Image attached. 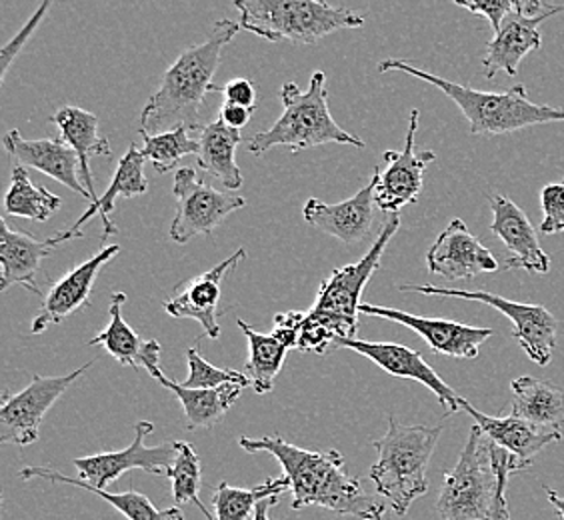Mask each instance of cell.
<instances>
[{"label": "cell", "mask_w": 564, "mask_h": 520, "mask_svg": "<svg viewBox=\"0 0 564 520\" xmlns=\"http://www.w3.org/2000/svg\"><path fill=\"white\" fill-rule=\"evenodd\" d=\"M239 445L249 455L269 453L281 463L282 473L291 483L294 510L315 505L350 519L387 520L384 505L348 473L338 451H306L279 434L262 438L240 436Z\"/></svg>", "instance_id": "cell-1"}, {"label": "cell", "mask_w": 564, "mask_h": 520, "mask_svg": "<svg viewBox=\"0 0 564 520\" xmlns=\"http://www.w3.org/2000/svg\"><path fill=\"white\" fill-rule=\"evenodd\" d=\"M240 31L239 22L217 21L207 39L188 46L166 68L156 93L141 112V134H159L176 127L203 130L200 107L208 93H215L213 78L220 65L223 51Z\"/></svg>", "instance_id": "cell-2"}, {"label": "cell", "mask_w": 564, "mask_h": 520, "mask_svg": "<svg viewBox=\"0 0 564 520\" xmlns=\"http://www.w3.org/2000/svg\"><path fill=\"white\" fill-rule=\"evenodd\" d=\"M399 228L401 217L389 215L369 252L355 264L335 269L323 281L315 304L304 313L303 323L299 326V350L326 355L330 348L337 347L338 340L357 338L360 296L379 269L380 259Z\"/></svg>", "instance_id": "cell-3"}, {"label": "cell", "mask_w": 564, "mask_h": 520, "mask_svg": "<svg viewBox=\"0 0 564 520\" xmlns=\"http://www.w3.org/2000/svg\"><path fill=\"white\" fill-rule=\"evenodd\" d=\"M380 73H404L414 76L423 83H429L445 93L446 97L455 102L460 112L465 115L470 127V134H510L519 132L527 127L549 124V122H564V110L554 109L549 105H536L529 98L524 85L509 88L507 93H482L477 88L465 87L443 76L421 71L411 63L399 58H387L379 63Z\"/></svg>", "instance_id": "cell-4"}, {"label": "cell", "mask_w": 564, "mask_h": 520, "mask_svg": "<svg viewBox=\"0 0 564 520\" xmlns=\"http://www.w3.org/2000/svg\"><path fill=\"white\" fill-rule=\"evenodd\" d=\"M443 434V424H401L389 416V431L375 441L379 461L370 466L369 478L380 497L391 502L397 517H404L414 500L429 490V463Z\"/></svg>", "instance_id": "cell-5"}, {"label": "cell", "mask_w": 564, "mask_h": 520, "mask_svg": "<svg viewBox=\"0 0 564 520\" xmlns=\"http://www.w3.org/2000/svg\"><path fill=\"white\" fill-rule=\"evenodd\" d=\"M281 100L284 110L279 120L271 129L257 132L247 142L252 154L262 156L274 147H286L293 154H299L328 142L367 149L365 141L347 132L333 119L328 110L326 76L323 71H316L306 90H301L296 83H284Z\"/></svg>", "instance_id": "cell-6"}, {"label": "cell", "mask_w": 564, "mask_h": 520, "mask_svg": "<svg viewBox=\"0 0 564 520\" xmlns=\"http://www.w3.org/2000/svg\"><path fill=\"white\" fill-rule=\"evenodd\" d=\"M240 29L281 43L315 44L328 34L360 29L365 17L326 0H232Z\"/></svg>", "instance_id": "cell-7"}, {"label": "cell", "mask_w": 564, "mask_h": 520, "mask_svg": "<svg viewBox=\"0 0 564 520\" xmlns=\"http://www.w3.org/2000/svg\"><path fill=\"white\" fill-rule=\"evenodd\" d=\"M499 492V470L492 463V443L478 424H473L467 445L436 500L443 520H492Z\"/></svg>", "instance_id": "cell-8"}, {"label": "cell", "mask_w": 564, "mask_h": 520, "mask_svg": "<svg viewBox=\"0 0 564 520\" xmlns=\"http://www.w3.org/2000/svg\"><path fill=\"white\" fill-rule=\"evenodd\" d=\"M402 293H419L426 296H446V299H463L473 303H482L497 308L500 315L507 316L512 323V338L521 345L532 362L546 367L553 358L558 335V323L549 308L541 304L512 303L499 294L487 291H465V289H445L433 284H404Z\"/></svg>", "instance_id": "cell-9"}, {"label": "cell", "mask_w": 564, "mask_h": 520, "mask_svg": "<svg viewBox=\"0 0 564 520\" xmlns=\"http://www.w3.org/2000/svg\"><path fill=\"white\" fill-rule=\"evenodd\" d=\"M95 360L76 369L65 377H41L33 375L31 382L11 394H2L0 404V443L2 445L29 446L39 441L44 414L55 407V402L83 377Z\"/></svg>", "instance_id": "cell-10"}, {"label": "cell", "mask_w": 564, "mask_h": 520, "mask_svg": "<svg viewBox=\"0 0 564 520\" xmlns=\"http://www.w3.org/2000/svg\"><path fill=\"white\" fill-rule=\"evenodd\" d=\"M176 217L171 225V240L185 245L198 235H210L225 218L245 208L247 201L239 195L220 193L207 185L193 166H183L174 174Z\"/></svg>", "instance_id": "cell-11"}, {"label": "cell", "mask_w": 564, "mask_h": 520, "mask_svg": "<svg viewBox=\"0 0 564 520\" xmlns=\"http://www.w3.org/2000/svg\"><path fill=\"white\" fill-rule=\"evenodd\" d=\"M419 109L411 110L406 142L402 151H387L382 154L387 166L375 169V203L387 215H399L401 208L416 203L423 193L424 171L436 161L433 151H416V130H419Z\"/></svg>", "instance_id": "cell-12"}, {"label": "cell", "mask_w": 564, "mask_h": 520, "mask_svg": "<svg viewBox=\"0 0 564 520\" xmlns=\"http://www.w3.org/2000/svg\"><path fill=\"white\" fill-rule=\"evenodd\" d=\"M152 431L154 424L141 421L134 424V438L127 448L75 458L73 465L78 470V477L90 487L97 488L109 487L110 483H115L129 470H144L149 475L169 477V470L176 458V441L159 446H144V438Z\"/></svg>", "instance_id": "cell-13"}, {"label": "cell", "mask_w": 564, "mask_h": 520, "mask_svg": "<svg viewBox=\"0 0 564 520\" xmlns=\"http://www.w3.org/2000/svg\"><path fill=\"white\" fill-rule=\"evenodd\" d=\"M360 313L404 325L416 335L423 336L424 343L433 348V353L445 355V357L465 358V360L477 358L480 347L495 335L492 328L463 325L448 318H424V316L404 313L399 308L377 306V304H360Z\"/></svg>", "instance_id": "cell-14"}, {"label": "cell", "mask_w": 564, "mask_h": 520, "mask_svg": "<svg viewBox=\"0 0 564 520\" xmlns=\"http://www.w3.org/2000/svg\"><path fill=\"white\" fill-rule=\"evenodd\" d=\"M335 348L355 350L358 355L372 360L387 375L397 377V379L421 382L443 404L446 414L463 411L460 409L463 397H458L456 390L451 389L445 380L438 377V372L424 360L423 355L413 348L402 347L397 343H369V340H358V338H343V340H338Z\"/></svg>", "instance_id": "cell-15"}, {"label": "cell", "mask_w": 564, "mask_h": 520, "mask_svg": "<svg viewBox=\"0 0 564 520\" xmlns=\"http://www.w3.org/2000/svg\"><path fill=\"white\" fill-rule=\"evenodd\" d=\"M83 239V232L68 228L63 232H56L55 237L46 240H36L22 230L7 225V220H0V264H2V279L0 291H9L14 284H21L26 291L41 296L39 274L43 260L66 240Z\"/></svg>", "instance_id": "cell-16"}, {"label": "cell", "mask_w": 564, "mask_h": 520, "mask_svg": "<svg viewBox=\"0 0 564 520\" xmlns=\"http://www.w3.org/2000/svg\"><path fill=\"white\" fill-rule=\"evenodd\" d=\"M426 267L431 274H438L446 281L475 279L482 272H497L499 260L485 245L468 230L465 220L455 218L436 237L433 247L426 252Z\"/></svg>", "instance_id": "cell-17"}, {"label": "cell", "mask_w": 564, "mask_h": 520, "mask_svg": "<svg viewBox=\"0 0 564 520\" xmlns=\"http://www.w3.org/2000/svg\"><path fill=\"white\" fill-rule=\"evenodd\" d=\"M563 11L564 7L561 4H549L546 11L536 17L524 14L522 9L509 14L500 24L499 31L495 33V39L487 44V51L482 56L485 78L492 80L499 73H505L507 76L519 75L522 58L529 53L539 51L543 44L541 24Z\"/></svg>", "instance_id": "cell-18"}, {"label": "cell", "mask_w": 564, "mask_h": 520, "mask_svg": "<svg viewBox=\"0 0 564 520\" xmlns=\"http://www.w3.org/2000/svg\"><path fill=\"white\" fill-rule=\"evenodd\" d=\"M119 245L105 247L56 282L44 296L43 306L31 323L33 335H41L48 326L61 325L65 318L85 308L90 301L98 274L105 269V264H109L110 260L119 257Z\"/></svg>", "instance_id": "cell-19"}, {"label": "cell", "mask_w": 564, "mask_h": 520, "mask_svg": "<svg viewBox=\"0 0 564 520\" xmlns=\"http://www.w3.org/2000/svg\"><path fill=\"white\" fill-rule=\"evenodd\" d=\"M460 409L473 416L475 424L482 429V433L487 434L495 445L509 453L514 475L527 470L534 463V456L541 455L546 446L563 441L561 431L543 429L514 414L505 419L489 416L477 411L467 399H460Z\"/></svg>", "instance_id": "cell-20"}, {"label": "cell", "mask_w": 564, "mask_h": 520, "mask_svg": "<svg viewBox=\"0 0 564 520\" xmlns=\"http://www.w3.org/2000/svg\"><path fill=\"white\" fill-rule=\"evenodd\" d=\"M489 205L492 210L490 230L505 242L510 252L502 269H521L536 274L551 271V257L541 247L539 235L521 206L502 195L490 196Z\"/></svg>", "instance_id": "cell-21"}, {"label": "cell", "mask_w": 564, "mask_h": 520, "mask_svg": "<svg viewBox=\"0 0 564 520\" xmlns=\"http://www.w3.org/2000/svg\"><path fill=\"white\" fill-rule=\"evenodd\" d=\"M4 149L9 152L17 166L34 169L58 181L66 188L75 191L76 195L85 196L93 203V195L80 178V159L70 144L58 139H39L29 141L21 134V130L12 129L2 139Z\"/></svg>", "instance_id": "cell-22"}, {"label": "cell", "mask_w": 564, "mask_h": 520, "mask_svg": "<svg viewBox=\"0 0 564 520\" xmlns=\"http://www.w3.org/2000/svg\"><path fill=\"white\" fill-rule=\"evenodd\" d=\"M245 259H247V250H235L215 269L183 282L174 291L173 299L164 303L166 315H171L173 318H193L203 326L208 338H213V340L218 338L220 325H218L217 306L220 301V284L225 281L228 272L232 271L235 267H239Z\"/></svg>", "instance_id": "cell-23"}, {"label": "cell", "mask_w": 564, "mask_h": 520, "mask_svg": "<svg viewBox=\"0 0 564 520\" xmlns=\"http://www.w3.org/2000/svg\"><path fill=\"white\" fill-rule=\"evenodd\" d=\"M375 206V183L370 178L369 185L362 186L357 195L337 205L308 198L303 208V217L311 227L318 228L328 237H335L345 245H358L369 235Z\"/></svg>", "instance_id": "cell-24"}, {"label": "cell", "mask_w": 564, "mask_h": 520, "mask_svg": "<svg viewBox=\"0 0 564 520\" xmlns=\"http://www.w3.org/2000/svg\"><path fill=\"white\" fill-rule=\"evenodd\" d=\"M127 303L124 293H115L110 299L109 325L100 335L90 338L88 345L102 347L110 357L117 358L122 367L131 369H144L151 377H154L161 369V353L163 347L159 340H142L141 336L134 333L124 318H122V306Z\"/></svg>", "instance_id": "cell-25"}, {"label": "cell", "mask_w": 564, "mask_h": 520, "mask_svg": "<svg viewBox=\"0 0 564 520\" xmlns=\"http://www.w3.org/2000/svg\"><path fill=\"white\" fill-rule=\"evenodd\" d=\"M51 122L55 124L61 139L75 149L78 159H80V178L87 186L88 193L93 195V203H97V191H95V181L90 173V159L93 156H109L110 142L107 137L98 132V119L80 107H63L51 117ZM90 203V205H93Z\"/></svg>", "instance_id": "cell-26"}, {"label": "cell", "mask_w": 564, "mask_h": 520, "mask_svg": "<svg viewBox=\"0 0 564 520\" xmlns=\"http://www.w3.org/2000/svg\"><path fill=\"white\" fill-rule=\"evenodd\" d=\"M152 379L163 384L164 389L171 390L181 401L188 431L213 429L227 414L228 409L239 401L242 390L247 389V384L239 382L223 384L218 389H186L183 382L169 379L163 370H159Z\"/></svg>", "instance_id": "cell-27"}, {"label": "cell", "mask_w": 564, "mask_h": 520, "mask_svg": "<svg viewBox=\"0 0 564 520\" xmlns=\"http://www.w3.org/2000/svg\"><path fill=\"white\" fill-rule=\"evenodd\" d=\"M144 164V156H142L141 149L137 144H131L129 151L124 152V156L120 159L117 173L110 181V186L105 191V195L98 196L97 203L88 206L87 213L76 220L75 225L70 228L80 230L87 225L88 220L100 215L102 223H105V232H102V240L109 239L110 235H117L119 228L112 223L110 215L115 213V203L119 196L131 198V196L144 195L149 191V181L142 171Z\"/></svg>", "instance_id": "cell-28"}, {"label": "cell", "mask_w": 564, "mask_h": 520, "mask_svg": "<svg viewBox=\"0 0 564 520\" xmlns=\"http://www.w3.org/2000/svg\"><path fill=\"white\" fill-rule=\"evenodd\" d=\"M21 480H31V478H44L48 483H58V485H70V487L83 488L93 495H97L105 502H109L112 509L119 510L124 519L129 520H185L183 510L178 507L159 510L152 505L149 497H144L137 490H127L120 495H112L107 488L90 487L80 478H70L58 473L55 468H46V466H24L19 473Z\"/></svg>", "instance_id": "cell-29"}, {"label": "cell", "mask_w": 564, "mask_h": 520, "mask_svg": "<svg viewBox=\"0 0 564 520\" xmlns=\"http://www.w3.org/2000/svg\"><path fill=\"white\" fill-rule=\"evenodd\" d=\"M200 149L196 154L198 169L213 174L228 191H237L245 183L237 164V147L242 142L240 130L230 129L223 120L215 119L198 132Z\"/></svg>", "instance_id": "cell-30"}, {"label": "cell", "mask_w": 564, "mask_h": 520, "mask_svg": "<svg viewBox=\"0 0 564 520\" xmlns=\"http://www.w3.org/2000/svg\"><path fill=\"white\" fill-rule=\"evenodd\" d=\"M512 414L543 429L564 426V389L549 380L519 377L510 382Z\"/></svg>", "instance_id": "cell-31"}, {"label": "cell", "mask_w": 564, "mask_h": 520, "mask_svg": "<svg viewBox=\"0 0 564 520\" xmlns=\"http://www.w3.org/2000/svg\"><path fill=\"white\" fill-rule=\"evenodd\" d=\"M239 326L249 343V360L245 367V375L249 377L252 389L257 390L259 394H267L274 389V380L284 367L286 353L291 350V347L274 333L271 335L257 333L245 321H239Z\"/></svg>", "instance_id": "cell-32"}, {"label": "cell", "mask_w": 564, "mask_h": 520, "mask_svg": "<svg viewBox=\"0 0 564 520\" xmlns=\"http://www.w3.org/2000/svg\"><path fill=\"white\" fill-rule=\"evenodd\" d=\"M61 196L53 195L48 188L34 186L24 166L12 169L11 188L4 196L7 215L21 218H33L44 223L61 208Z\"/></svg>", "instance_id": "cell-33"}, {"label": "cell", "mask_w": 564, "mask_h": 520, "mask_svg": "<svg viewBox=\"0 0 564 520\" xmlns=\"http://www.w3.org/2000/svg\"><path fill=\"white\" fill-rule=\"evenodd\" d=\"M284 490H291L289 478H269L254 488L230 487L228 483H220L213 495L215 519L217 520H252L254 509L262 499L276 497Z\"/></svg>", "instance_id": "cell-34"}, {"label": "cell", "mask_w": 564, "mask_h": 520, "mask_svg": "<svg viewBox=\"0 0 564 520\" xmlns=\"http://www.w3.org/2000/svg\"><path fill=\"white\" fill-rule=\"evenodd\" d=\"M144 147L141 152L144 161H151L156 173L166 174L173 171L181 159L188 154H198L200 141L195 130L188 127L164 130L159 134H142Z\"/></svg>", "instance_id": "cell-35"}, {"label": "cell", "mask_w": 564, "mask_h": 520, "mask_svg": "<svg viewBox=\"0 0 564 520\" xmlns=\"http://www.w3.org/2000/svg\"><path fill=\"white\" fill-rule=\"evenodd\" d=\"M169 478L173 483V499L176 507L193 502L196 509L205 514V519L217 520L200 500V458L193 445L176 441V458L169 470Z\"/></svg>", "instance_id": "cell-36"}, {"label": "cell", "mask_w": 564, "mask_h": 520, "mask_svg": "<svg viewBox=\"0 0 564 520\" xmlns=\"http://www.w3.org/2000/svg\"><path fill=\"white\" fill-rule=\"evenodd\" d=\"M186 360H188V377L183 382L186 389H218V387L230 384V382H239V384L250 387L247 375L237 372V370L213 367L207 358L198 353L196 347L186 350Z\"/></svg>", "instance_id": "cell-37"}, {"label": "cell", "mask_w": 564, "mask_h": 520, "mask_svg": "<svg viewBox=\"0 0 564 520\" xmlns=\"http://www.w3.org/2000/svg\"><path fill=\"white\" fill-rule=\"evenodd\" d=\"M56 2H58V0H41L33 17H31V19L26 21V24L22 26L21 33L17 34V36L12 39L11 43L7 44V46L2 48V53H0V83H4V76L9 73L12 61H14L17 56L21 55L24 44L31 41V36H33L34 31L41 26V22L44 21V17L51 12V9L55 7Z\"/></svg>", "instance_id": "cell-38"}, {"label": "cell", "mask_w": 564, "mask_h": 520, "mask_svg": "<svg viewBox=\"0 0 564 520\" xmlns=\"http://www.w3.org/2000/svg\"><path fill=\"white\" fill-rule=\"evenodd\" d=\"M541 206H543V235H558L564 232V178L558 183H551L541 193Z\"/></svg>", "instance_id": "cell-39"}, {"label": "cell", "mask_w": 564, "mask_h": 520, "mask_svg": "<svg viewBox=\"0 0 564 520\" xmlns=\"http://www.w3.org/2000/svg\"><path fill=\"white\" fill-rule=\"evenodd\" d=\"M453 2L473 14L487 19L490 26L495 29V33L499 31L500 24L509 14L522 9V0H453Z\"/></svg>", "instance_id": "cell-40"}, {"label": "cell", "mask_w": 564, "mask_h": 520, "mask_svg": "<svg viewBox=\"0 0 564 520\" xmlns=\"http://www.w3.org/2000/svg\"><path fill=\"white\" fill-rule=\"evenodd\" d=\"M492 443V441H490ZM492 463L499 470V492H497V502H495V514L492 520H510L509 507H507V485L509 478L514 475L512 465H510V455L502 451L500 446L492 443Z\"/></svg>", "instance_id": "cell-41"}, {"label": "cell", "mask_w": 564, "mask_h": 520, "mask_svg": "<svg viewBox=\"0 0 564 520\" xmlns=\"http://www.w3.org/2000/svg\"><path fill=\"white\" fill-rule=\"evenodd\" d=\"M215 93H220L230 105L257 109V87L249 78H232L225 87H215Z\"/></svg>", "instance_id": "cell-42"}, {"label": "cell", "mask_w": 564, "mask_h": 520, "mask_svg": "<svg viewBox=\"0 0 564 520\" xmlns=\"http://www.w3.org/2000/svg\"><path fill=\"white\" fill-rule=\"evenodd\" d=\"M254 109L252 107H240V105H230L223 102V107L218 110V119L223 120L230 129L242 130L250 120H252Z\"/></svg>", "instance_id": "cell-43"}, {"label": "cell", "mask_w": 564, "mask_h": 520, "mask_svg": "<svg viewBox=\"0 0 564 520\" xmlns=\"http://www.w3.org/2000/svg\"><path fill=\"white\" fill-rule=\"evenodd\" d=\"M274 505H279V495L276 497H267V499H262L259 505H257V509H254V514H252V520H271L269 519V510Z\"/></svg>", "instance_id": "cell-44"}, {"label": "cell", "mask_w": 564, "mask_h": 520, "mask_svg": "<svg viewBox=\"0 0 564 520\" xmlns=\"http://www.w3.org/2000/svg\"><path fill=\"white\" fill-rule=\"evenodd\" d=\"M544 11H546V4H543V0H522V12L524 14L536 17V14Z\"/></svg>", "instance_id": "cell-45"}, {"label": "cell", "mask_w": 564, "mask_h": 520, "mask_svg": "<svg viewBox=\"0 0 564 520\" xmlns=\"http://www.w3.org/2000/svg\"><path fill=\"white\" fill-rule=\"evenodd\" d=\"M544 490H546V497H549V500H551V505H553L554 510L558 512V517H561V520H564V499L563 497H558L556 492H554L553 488L544 487Z\"/></svg>", "instance_id": "cell-46"}]
</instances>
